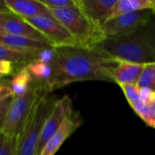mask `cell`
Returning <instances> with one entry per match:
<instances>
[{
  "label": "cell",
  "instance_id": "15",
  "mask_svg": "<svg viewBox=\"0 0 155 155\" xmlns=\"http://www.w3.org/2000/svg\"><path fill=\"white\" fill-rule=\"evenodd\" d=\"M0 44L13 48L33 51H44L45 49L52 48V46L48 44L36 41L29 37L8 34H0Z\"/></svg>",
  "mask_w": 155,
  "mask_h": 155
},
{
  "label": "cell",
  "instance_id": "14",
  "mask_svg": "<svg viewBox=\"0 0 155 155\" xmlns=\"http://www.w3.org/2000/svg\"><path fill=\"white\" fill-rule=\"evenodd\" d=\"M44 51L24 50L5 46L0 44V60L8 61L15 65L26 66L29 63L37 59Z\"/></svg>",
  "mask_w": 155,
  "mask_h": 155
},
{
  "label": "cell",
  "instance_id": "4",
  "mask_svg": "<svg viewBox=\"0 0 155 155\" xmlns=\"http://www.w3.org/2000/svg\"><path fill=\"white\" fill-rule=\"evenodd\" d=\"M53 16L58 20L74 37L79 47L95 48L106 37L101 26L88 19L80 9H50Z\"/></svg>",
  "mask_w": 155,
  "mask_h": 155
},
{
  "label": "cell",
  "instance_id": "8",
  "mask_svg": "<svg viewBox=\"0 0 155 155\" xmlns=\"http://www.w3.org/2000/svg\"><path fill=\"white\" fill-rule=\"evenodd\" d=\"M0 34L25 36L51 45L50 42L42 33L21 16L10 12L5 5L0 11Z\"/></svg>",
  "mask_w": 155,
  "mask_h": 155
},
{
  "label": "cell",
  "instance_id": "5",
  "mask_svg": "<svg viewBox=\"0 0 155 155\" xmlns=\"http://www.w3.org/2000/svg\"><path fill=\"white\" fill-rule=\"evenodd\" d=\"M46 94L51 93L45 84L34 82L25 94L14 100L8 113L0 123V134L8 137H18L35 104Z\"/></svg>",
  "mask_w": 155,
  "mask_h": 155
},
{
  "label": "cell",
  "instance_id": "12",
  "mask_svg": "<svg viewBox=\"0 0 155 155\" xmlns=\"http://www.w3.org/2000/svg\"><path fill=\"white\" fill-rule=\"evenodd\" d=\"M2 3L10 12L22 18L53 15L51 10L40 0H3Z\"/></svg>",
  "mask_w": 155,
  "mask_h": 155
},
{
  "label": "cell",
  "instance_id": "11",
  "mask_svg": "<svg viewBox=\"0 0 155 155\" xmlns=\"http://www.w3.org/2000/svg\"><path fill=\"white\" fill-rule=\"evenodd\" d=\"M83 124L82 118L78 112L74 111L64 121L58 131L51 137L45 144L40 155H54L61 147L63 143Z\"/></svg>",
  "mask_w": 155,
  "mask_h": 155
},
{
  "label": "cell",
  "instance_id": "23",
  "mask_svg": "<svg viewBox=\"0 0 155 155\" xmlns=\"http://www.w3.org/2000/svg\"><path fill=\"white\" fill-rule=\"evenodd\" d=\"M12 96L15 97L12 87H11L10 80L2 78L1 84H0V100H4V99H6L8 97H12Z\"/></svg>",
  "mask_w": 155,
  "mask_h": 155
},
{
  "label": "cell",
  "instance_id": "13",
  "mask_svg": "<svg viewBox=\"0 0 155 155\" xmlns=\"http://www.w3.org/2000/svg\"><path fill=\"white\" fill-rule=\"evenodd\" d=\"M143 69V64L120 61L113 72L114 83H116L120 86L124 84L137 85Z\"/></svg>",
  "mask_w": 155,
  "mask_h": 155
},
{
  "label": "cell",
  "instance_id": "16",
  "mask_svg": "<svg viewBox=\"0 0 155 155\" xmlns=\"http://www.w3.org/2000/svg\"><path fill=\"white\" fill-rule=\"evenodd\" d=\"M154 6L155 0H117L110 19L140 10L153 9Z\"/></svg>",
  "mask_w": 155,
  "mask_h": 155
},
{
  "label": "cell",
  "instance_id": "24",
  "mask_svg": "<svg viewBox=\"0 0 155 155\" xmlns=\"http://www.w3.org/2000/svg\"><path fill=\"white\" fill-rule=\"evenodd\" d=\"M17 71L15 70V64L8 62V61H4L0 60V74L2 78L4 76H8V75H14Z\"/></svg>",
  "mask_w": 155,
  "mask_h": 155
},
{
  "label": "cell",
  "instance_id": "6",
  "mask_svg": "<svg viewBox=\"0 0 155 155\" xmlns=\"http://www.w3.org/2000/svg\"><path fill=\"white\" fill-rule=\"evenodd\" d=\"M24 19L42 33L54 48L78 46L76 40L71 33L53 15H42Z\"/></svg>",
  "mask_w": 155,
  "mask_h": 155
},
{
  "label": "cell",
  "instance_id": "27",
  "mask_svg": "<svg viewBox=\"0 0 155 155\" xmlns=\"http://www.w3.org/2000/svg\"><path fill=\"white\" fill-rule=\"evenodd\" d=\"M150 106L152 107V109L153 110V112L155 113V93H153V98H152Z\"/></svg>",
  "mask_w": 155,
  "mask_h": 155
},
{
  "label": "cell",
  "instance_id": "22",
  "mask_svg": "<svg viewBox=\"0 0 155 155\" xmlns=\"http://www.w3.org/2000/svg\"><path fill=\"white\" fill-rule=\"evenodd\" d=\"M42 4L47 6L49 9L59 8H71L79 9L76 0H40Z\"/></svg>",
  "mask_w": 155,
  "mask_h": 155
},
{
  "label": "cell",
  "instance_id": "10",
  "mask_svg": "<svg viewBox=\"0 0 155 155\" xmlns=\"http://www.w3.org/2000/svg\"><path fill=\"white\" fill-rule=\"evenodd\" d=\"M80 11L95 25L102 26L113 14L117 0H76Z\"/></svg>",
  "mask_w": 155,
  "mask_h": 155
},
{
  "label": "cell",
  "instance_id": "17",
  "mask_svg": "<svg viewBox=\"0 0 155 155\" xmlns=\"http://www.w3.org/2000/svg\"><path fill=\"white\" fill-rule=\"evenodd\" d=\"M11 82V87L14 93L15 97H18L23 95L27 92V90L31 87V85L34 83V80L27 70V68L25 66L18 70L13 76L12 79H10Z\"/></svg>",
  "mask_w": 155,
  "mask_h": 155
},
{
  "label": "cell",
  "instance_id": "2",
  "mask_svg": "<svg viewBox=\"0 0 155 155\" xmlns=\"http://www.w3.org/2000/svg\"><path fill=\"white\" fill-rule=\"evenodd\" d=\"M98 47L119 61L143 65L155 63V12L138 29L106 37Z\"/></svg>",
  "mask_w": 155,
  "mask_h": 155
},
{
  "label": "cell",
  "instance_id": "7",
  "mask_svg": "<svg viewBox=\"0 0 155 155\" xmlns=\"http://www.w3.org/2000/svg\"><path fill=\"white\" fill-rule=\"evenodd\" d=\"M153 14V9H145L119 15L109 19L101 26V29L105 37L125 35L141 27Z\"/></svg>",
  "mask_w": 155,
  "mask_h": 155
},
{
  "label": "cell",
  "instance_id": "3",
  "mask_svg": "<svg viewBox=\"0 0 155 155\" xmlns=\"http://www.w3.org/2000/svg\"><path fill=\"white\" fill-rule=\"evenodd\" d=\"M58 100L56 95L50 94H45L38 100L18 136L15 155H36L43 127Z\"/></svg>",
  "mask_w": 155,
  "mask_h": 155
},
{
  "label": "cell",
  "instance_id": "19",
  "mask_svg": "<svg viewBox=\"0 0 155 155\" xmlns=\"http://www.w3.org/2000/svg\"><path fill=\"white\" fill-rule=\"evenodd\" d=\"M134 111L145 122V124L155 129V113L149 104L142 102L134 108Z\"/></svg>",
  "mask_w": 155,
  "mask_h": 155
},
{
  "label": "cell",
  "instance_id": "1",
  "mask_svg": "<svg viewBox=\"0 0 155 155\" xmlns=\"http://www.w3.org/2000/svg\"><path fill=\"white\" fill-rule=\"evenodd\" d=\"M100 47L65 46L54 48L46 87L50 93L80 81L99 80L114 83L113 72L119 64Z\"/></svg>",
  "mask_w": 155,
  "mask_h": 155
},
{
  "label": "cell",
  "instance_id": "28",
  "mask_svg": "<svg viewBox=\"0 0 155 155\" xmlns=\"http://www.w3.org/2000/svg\"><path fill=\"white\" fill-rule=\"evenodd\" d=\"M153 10H154V12H155V6H154V8H153Z\"/></svg>",
  "mask_w": 155,
  "mask_h": 155
},
{
  "label": "cell",
  "instance_id": "25",
  "mask_svg": "<svg viewBox=\"0 0 155 155\" xmlns=\"http://www.w3.org/2000/svg\"><path fill=\"white\" fill-rule=\"evenodd\" d=\"M15 98V97H8L6 99L4 100H0V123L4 120V118L5 117L6 114L8 113L14 100Z\"/></svg>",
  "mask_w": 155,
  "mask_h": 155
},
{
  "label": "cell",
  "instance_id": "18",
  "mask_svg": "<svg viewBox=\"0 0 155 155\" xmlns=\"http://www.w3.org/2000/svg\"><path fill=\"white\" fill-rule=\"evenodd\" d=\"M137 86L140 89H149L155 93V63L144 65Z\"/></svg>",
  "mask_w": 155,
  "mask_h": 155
},
{
  "label": "cell",
  "instance_id": "20",
  "mask_svg": "<svg viewBox=\"0 0 155 155\" xmlns=\"http://www.w3.org/2000/svg\"><path fill=\"white\" fill-rule=\"evenodd\" d=\"M121 88L130 104V106L134 109L139 104L143 102L140 96V88L134 84H124L121 85Z\"/></svg>",
  "mask_w": 155,
  "mask_h": 155
},
{
  "label": "cell",
  "instance_id": "9",
  "mask_svg": "<svg viewBox=\"0 0 155 155\" xmlns=\"http://www.w3.org/2000/svg\"><path fill=\"white\" fill-rule=\"evenodd\" d=\"M74 112L73 102L68 95H64L59 98L54 110L46 119L43 131L37 144L36 155L42 153L45 144L51 139V137L58 131L66 117Z\"/></svg>",
  "mask_w": 155,
  "mask_h": 155
},
{
  "label": "cell",
  "instance_id": "26",
  "mask_svg": "<svg viewBox=\"0 0 155 155\" xmlns=\"http://www.w3.org/2000/svg\"><path fill=\"white\" fill-rule=\"evenodd\" d=\"M153 95V92H152L151 90H149V89H140V96H141V99L143 100V102L144 104L150 105Z\"/></svg>",
  "mask_w": 155,
  "mask_h": 155
},
{
  "label": "cell",
  "instance_id": "21",
  "mask_svg": "<svg viewBox=\"0 0 155 155\" xmlns=\"http://www.w3.org/2000/svg\"><path fill=\"white\" fill-rule=\"evenodd\" d=\"M18 137H8L1 134L0 155H15Z\"/></svg>",
  "mask_w": 155,
  "mask_h": 155
}]
</instances>
